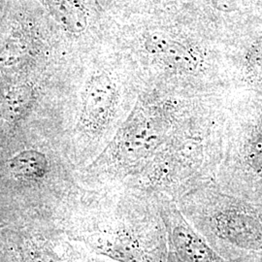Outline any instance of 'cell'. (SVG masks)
<instances>
[{"mask_svg": "<svg viewBox=\"0 0 262 262\" xmlns=\"http://www.w3.org/2000/svg\"><path fill=\"white\" fill-rule=\"evenodd\" d=\"M116 89L109 76L92 77L83 98L82 122L85 126L97 128L107 122L115 103Z\"/></svg>", "mask_w": 262, "mask_h": 262, "instance_id": "obj_1", "label": "cell"}, {"mask_svg": "<svg viewBox=\"0 0 262 262\" xmlns=\"http://www.w3.org/2000/svg\"><path fill=\"white\" fill-rule=\"evenodd\" d=\"M7 166L17 178L38 181L47 175L49 160L44 152L31 149L21 150L13 156L8 160Z\"/></svg>", "mask_w": 262, "mask_h": 262, "instance_id": "obj_2", "label": "cell"}, {"mask_svg": "<svg viewBox=\"0 0 262 262\" xmlns=\"http://www.w3.org/2000/svg\"><path fill=\"white\" fill-rule=\"evenodd\" d=\"M173 242L185 262H215L212 251L190 228L179 225L173 231Z\"/></svg>", "mask_w": 262, "mask_h": 262, "instance_id": "obj_3", "label": "cell"}, {"mask_svg": "<svg viewBox=\"0 0 262 262\" xmlns=\"http://www.w3.org/2000/svg\"><path fill=\"white\" fill-rule=\"evenodd\" d=\"M217 229L226 238L237 243L255 242L261 232L257 224L249 216L226 214L217 220Z\"/></svg>", "mask_w": 262, "mask_h": 262, "instance_id": "obj_4", "label": "cell"}, {"mask_svg": "<svg viewBox=\"0 0 262 262\" xmlns=\"http://www.w3.org/2000/svg\"><path fill=\"white\" fill-rule=\"evenodd\" d=\"M91 246L98 253L122 262L134 260V252L120 237L114 235L94 234L89 238Z\"/></svg>", "mask_w": 262, "mask_h": 262, "instance_id": "obj_5", "label": "cell"}, {"mask_svg": "<svg viewBox=\"0 0 262 262\" xmlns=\"http://www.w3.org/2000/svg\"><path fill=\"white\" fill-rule=\"evenodd\" d=\"M27 52V42L21 38L14 37L5 43L0 51V63L2 66L17 64Z\"/></svg>", "mask_w": 262, "mask_h": 262, "instance_id": "obj_6", "label": "cell"}, {"mask_svg": "<svg viewBox=\"0 0 262 262\" xmlns=\"http://www.w3.org/2000/svg\"><path fill=\"white\" fill-rule=\"evenodd\" d=\"M30 100V90L23 85L14 88L10 91L5 98L7 113L11 116L19 115L28 106Z\"/></svg>", "mask_w": 262, "mask_h": 262, "instance_id": "obj_7", "label": "cell"}, {"mask_svg": "<svg viewBox=\"0 0 262 262\" xmlns=\"http://www.w3.org/2000/svg\"><path fill=\"white\" fill-rule=\"evenodd\" d=\"M172 42L163 33L152 32L145 40V47L152 54H165Z\"/></svg>", "mask_w": 262, "mask_h": 262, "instance_id": "obj_8", "label": "cell"}, {"mask_svg": "<svg viewBox=\"0 0 262 262\" xmlns=\"http://www.w3.org/2000/svg\"><path fill=\"white\" fill-rule=\"evenodd\" d=\"M253 165L262 174V148L256 147L253 151Z\"/></svg>", "mask_w": 262, "mask_h": 262, "instance_id": "obj_9", "label": "cell"}]
</instances>
